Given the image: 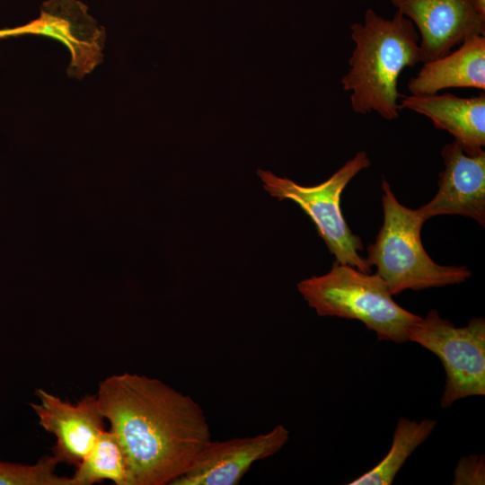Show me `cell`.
<instances>
[{
  "instance_id": "obj_17",
  "label": "cell",
  "mask_w": 485,
  "mask_h": 485,
  "mask_svg": "<svg viewBox=\"0 0 485 485\" xmlns=\"http://www.w3.org/2000/svg\"><path fill=\"white\" fill-rule=\"evenodd\" d=\"M454 485H484V454H469L459 459L454 472Z\"/></svg>"
},
{
  "instance_id": "obj_4",
  "label": "cell",
  "mask_w": 485,
  "mask_h": 485,
  "mask_svg": "<svg viewBox=\"0 0 485 485\" xmlns=\"http://www.w3.org/2000/svg\"><path fill=\"white\" fill-rule=\"evenodd\" d=\"M297 289L318 315L357 320L378 340L406 342L408 329L421 317L399 305L377 273L337 261L328 273L301 280Z\"/></svg>"
},
{
  "instance_id": "obj_16",
  "label": "cell",
  "mask_w": 485,
  "mask_h": 485,
  "mask_svg": "<svg viewBox=\"0 0 485 485\" xmlns=\"http://www.w3.org/2000/svg\"><path fill=\"white\" fill-rule=\"evenodd\" d=\"M57 463L45 455L33 464L0 460V485H75L71 477L56 472Z\"/></svg>"
},
{
  "instance_id": "obj_3",
  "label": "cell",
  "mask_w": 485,
  "mask_h": 485,
  "mask_svg": "<svg viewBox=\"0 0 485 485\" xmlns=\"http://www.w3.org/2000/svg\"><path fill=\"white\" fill-rule=\"evenodd\" d=\"M381 187L384 223L367 247L366 261L376 267L392 295L466 281L472 276L466 266L440 265L426 252L420 238L426 221L418 210L401 205L384 179Z\"/></svg>"
},
{
  "instance_id": "obj_11",
  "label": "cell",
  "mask_w": 485,
  "mask_h": 485,
  "mask_svg": "<svg viewBox=\"0 0 485 485\" xmlns=\"http://www.w3.org/2000/svg\"><path fill=\"white\" fill-rule=\"evenodd\" d=\"M445 169L438 175L435 197L418 208L422 218L459 215L485 226V152L469 155L455 142L441 150Z\"/></svg>"
},
{
  "instance_id": "obj_13",
  "label": "cell",
  "mask_w": 485,
  "mask_h": 485,
  "mask_svg": "<svg viewBox=\"0 0 485 485\" xmlns=\"http://www.w3.org/2000/svg\"><path fill=\"white\" fill-rule=\"evenodd\" d=\"M408 83L412 95L436 94L448 88L485 90V35L464 40L453 52L423 63Z\"/></svg>"
},
{
  "instance_id": "obj_10",
  "label": "cell",
  "mask_w": 485,
  "mask_h": 485,
  "mask_svg": "<svg viewBox=\"0 0 485 485\" xmlns=\"http://www.w3.org/2000/svg\"><path fill=\"white\" fill-rule=\"evenodd\" d=\"M31 34L60 41L69 51V76L83 78L103 60L105 31L77 0H48L39 18L29 22Z\"/></svg>"
},
{
  "instance_id": "obj_7",
  "label": "cell",
  "mask_w": 485,
  "mask_h": 485,
  "mask_svg": "<svg viewBox=\"0 0 485 485\" xmlns=\"http://www.w3.org/2000/svg\"><path fill=\"white\" fill-rule=\"evenodd\" d=\"M419 31L422 63L437 59L474 35H485V15L474 0H390Z\"/></svg>"
},
{
  "instance_id": "obj_5",
  "label": "cell",
  "mask_w": 485,
  "mask_h": 485,
  "mask_svg": "<svg viewBox=\"0 0 485 485\" xmlns=\"http://www.w3.org/2000/svg\"><path fill=\"white\" fill-rule=\"evenodd\" d=\"M370 164L367 154L360 151L328 180L314 186L299 185L269 171L258 170L257 172L264 189L272 197L294 201L310 217L337 262L371 273V267L358 253L363 250L361 238L350 230L340 209L342 191L359 172Z\"/></svg>"
},
{
  "instance_id": "obj_9",
  "label": "cell",
  "mask_w": 485,
  "mask_h": 485,
  "mask_svg": "<svg viewBox=\"0 0 485 485\" xmlns=\"http://www.w3.org/2000/svg\"><path fill=\"white\" fill-rule=\"evenodd\" d=\"M289 439L282 424L254 436L210 441L194 464L171 485H237L251 465L278 452Z\"/></svg>"
},
{
  "instance_id": "obj_2",
  "label": "cell",
  "mask_w": 485,
  "mask_h": 485,
  "mask_svg": "<svg viewBox=\"0 0 485 485\" xmlns=\"http://www.w3.org/2000/svg\"><path fill=\"white\" fill-rule=\"evenodd\" d=\"M350 31L355 48L341 84L350 92L353 111H374L386 120L398 119L399 76L406 67L421 62L415 25L399 11L387 19L368 8L363 22L353 23Z\"/></svg>"
},
{
  "instance_id": "obj_6",
  "label": "cell",
  "mask_w": 485,
  "mask_h": 485,
  "mask_svg": "<svg viewBox=\"0 0 485 485\" xmlns=\"http://www.w3.org/2000/svg\"><path fill=\"white\" fill-rule=\"evenodd\" d=\"M407 340L435 354L442 362L445 384L440 400L444 409L460 399L485 395V320L472 318L456 327L436 310L413 323Z\"/></svg>"
},
{
  "instance_id": "obj_1",
  "label": "cell",
  "mask_w": 485,
  "mask_h": 485,
  "mask_svg": "<svg viewBox=\"0 0 485 485\" xmlns=\"http://www.w3.org/2000/svg\"><path fill=\"white\" fill-rule=\"evenodd\" d=\"M96 397L123 449L129 485H171L211 441L199 404L159 379L111 375Z\"/></svg>"
},
{
  "instance_id": "obj_14",
  "label": "cell",
  "mask_w": 485,
  "mask_h": 485,
  "mask_svg": "<svg viewBox=\"0 0 485 485\" xmlns=\"http://www.w3.org/2000/svg\"><path fill=\"white\" fill-rule=\"evenodd\" d=\"M435 419H425L419 422L401 417L393 432L391 448L374 468L348 485H390L399 470L414 450L425 442L436 428Z\"/></svg>"
},
{
  "instance_id": "obj_12",
  "label": "cell",
  "mask_w": 485,
  "mask_h": 485,
  "mask_svg": "<svg viewBox=\"0 0 485 485\" xmlns=\"http://www.w3.org/2000/svg\"><path fill=\"white\" fill-rule=\"evenodd\" d=\"M400 110L428 118L435 128L445 130L469 155L482 153L485 146V94L458 97L450 93L401 95Z\"/></svg>"
},
{
  "instance_id": "obj_18",
  "label": "cell",
  "mask_w": 485,
  "mask_h": 485,
  "mask_svg": "<svg viewBox=\"0 0 485 485\" xmlns=\"http://www.w3.org/2000/svg\"><path fill=\"white\" fill-rule=\"evenodd\" d=\"M25 34H31L29 23L15 28L1 29L0 40Z\"/></svg>"
},
{
  "instance_id": "obj_19",
  "label": "cell",
  "mask_w": 485,
  "mask_h": 485,
  "mask_svg": "<svg viewBox=\"0 0 485 485\" xmlns=\"http://www.w3.org/2000/svg\"><path fill=\"white\" fill-rule=\"evenodd\" d=\"M474 3L479 12L485 15V0H474Z\"/></svg>"
},
{
  "instance_id": "obj_8",
  "label": "cell",
  "mask_w": 485,
  "mask_h": 485,
  "mask_svg": "<svg viewBox=\"0 0 485 485\" xmlns=\"http://www.w3.org/2000/svg\"><path fill=\"white\" fill-rule=\"evenodd\" d=\"M39 402L30 406L39 425L56 437L52 456L57 463L77 466L104 429L96 394H86L75 404L42 388L35 391Z\"/></svg>"
},
{
  "instance_id": "obj_15",
  "label": "cell",
  "mask_w": 485,
  "mask_h": 485,
  "mask_svg": "<svg viewBox=\"0 0 485 485\" xmlns=\"http://www.w3.org/2000/svg\"><path fill=\"white\" fill-rule=\"evenodd\" d=\"M71 478L75 485H93L105 480L116 485H129L125 454L112 430L101 431Z\"/></svg>"
}]
</instances>
